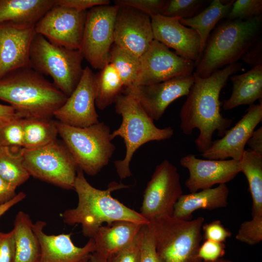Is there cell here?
Wrapping results in <instances>:
<instances>
[{
  "instance_id": "28",
  "label": "cell",
  "mask_w": 262,
  "mask_h": 262,
  "mask_svg": "<svg viewBox=\"0 0 262 262\" xmlns=\"http://www.w3.org/2000/svg\"><path fill=\"white\" fill-rule=\"evenodd\" d=\"M239 164L247 180L252 200V217L262 216V155L245 149Z\"/></svg>"
},
{
  "instance_id": "13",
  "label": "cell",
  "mask_w": 262,
  "mask_h": 262,
  "mask_svg": "<svg viewBox=\"0 0 262 262\" xmlns=\"http://www.w3.org/2000/svg\"><path fill=\"white\" fill-rule=\"evenodd\" d=\"M86 11L54 5L36 23L35 33L57 46L80 49Z\"/></svg>"
},
{
  "instance_id": "9",
  "label": "cell",
  "mask_w": 262,
  "mask_h": 262,
  "mask_svg": "<svg viewBox=\"0 0 262 262\" xmlns=\"http://www.w3.org/2000/svg\"><path fill=\"white\" fill-rule=\"evenodd\" d=\"M22 154L30 176L66 190H74L78 167L63 142L57 139L34 149L22 147Z\"/></svg>"
},
{
  "instance_id": "51",
  "label": "cell",
  "mask_w": 262,
  "mask_h": 262,
  "mask_svg": "<svg viewBox=\"0 0 262 262\" xmlns=\"http://www.w3.org/2000/svg\"><path fill=\"white\" fill-rule=\"evenodd\" d=\"M4 121H6V120H0V124Z\"/></svg>"
},
{
  "instance_id": "31",
  "label": "cell",
  "mask_w": 262,
  "mask_h": 262,
  "mask_svg": "<svg viewBox=\"0 0 262 262\" xmlns=\"http://www.w3.org/2000/svg\"><path fill=\"white\" fill-rule=\"evenodd\" d=\"M0 177L15 188L30 175L24 165L22 147H0Z\"/></svg>"
},
{
  "instance_id": "33",
  "label": "cell",
  "mask_w": 262,
  "mask_h": 262,
  "mask_svg": "<svg viewBox=\"0 0 262 262\" xmlns=\"http://www.w3.org/2000/svg\"><path fill=\"white\" fill-rule=\"evenodd\" d=\"M24 118H14L0 124V147H23Z\"/></svg>"
},
{
  "instance_id": "42",
  "label": "cell",
  "mask_w": 262,
  "mask_h": 262,
  "mask_svg": "<svg viewBox=\"0 0 262 262\" xmlns=\"http://www.w3.org/2000/svg\"><path fill=\"white\" fill-rule=\"evenodd\" d=\"M15 249L13 229L8 232L0 231V262H14Z\"/></svg>"
},
{
  "instance_id": "14",
  "label": "cell",
  "mask_w": 262,
  "mask_h": 262,
  "mask_svg": "<svg viewBox=\"0 0 262 262\" xmlns=\"http://www.w3.org/2000/svg\"><path fill=\"white\" fill-rule=\"evenodd\" d=\"M154 40L149 16L132 7L119 6L114 44L140 58Z\"/></svg>"
},
{
  "instance_id": "50",
  "label": "cell",
  "mask_w": 262,
  "mask_h": 262,
  "mask_svg": "<svg viewBox=\"0 0 262 262\" xmlns=\"http://www.w3.org/2000/svg\"><path fill=\"white\" fill-rule=\"evenodd\" d=\"M197 262H232L230 260L228 259H225L223 258L219 259L213 262H205L202 260H200Z\"/></svg>"
},
{
  "instance_id": "12",
  "label": "cell",
  "mask_w": 262,
  "mask_h": 262,
  "mask_svg": "<svg viewBox=\"0 0 262 262\" xmlns=\"http://www.w3.org/2000/svg\"><path fill=\"white\" fill-rule=\"evenodd\" d=\"M140 59L137 79L132 87L147 85L190 75L195 62L182 58L166 46L154 40Z\"/></svg>"
},
{
  "instance_id": "20",
  "label": "cell",
  "mask_w": 262,
  "mask_h": 262,
  "mask_svg": "<svg viewBox=\"0 0 262 262\" xmlns=\"http://www.w3.org/2000/svg\"><path fill=\"white\" fill-rule=\"evenodd\" d=\"M154 39L186 59L196 63L200 55V39L193 29L183 25L180 18L161 15L150 16Z\"/></svg>"
},
{
  "instance_id": "46",
  "label": "cell",
  "mask_w": 262,
  "mask_h": 262,
  "mask_svg": "<svg viewBox=\"0 0 262 262\" xmlns=\"http://www.w3.org/2000/svg\"><path fill=\"white\" fill-rule=\"evenodd\" d=\"M16 188L13 187L0 177V205L14 197L16 194Z\"/></svg>"
},
{
  "instance_id": "15",
  "label": "cell",
  "mask_w": 262,
  "mask_h": 262,
  "mask_svg": "<svg viewBox=\"0 0 262 262\" xmlns=\"http://www.w3.org/2000/svg\"><path fill=\"white\" fill-rule=\"evenodd\" d=\"M95 74L86 66L81 80L65 103L53 115L57 121L84 128L99 122L96 110Z\"/></svg>"
},
{
  "instance_id": "49",
  "label": "cell",
  "mask_w": 262,
  "mask_h": 262,
  "mask_svg": "<svg viewBox=\"0 0 262 262\" xmlns=\"http://www.w3.org/2000/svg\"><path fill=\"white\" fill-rule=\"evenodd\" d=\"M107 255L95 250L91 254L89 262H107Z\"/></svg>"
},
{
  "instance_id": "7",
  "label": "cell",
  "mask_w": 262,
  "mask_h": 262,
  "mask_svg": "<svg viewBox=\"0 0 262 262\" xmlns=\"http://www.w3.org/2000/svg\"><path fill=\"white\" fill-rule=\"evenodd\" d=\"M58 134L74 158L78 168L95 176L106 166L115 149L110 128L98 122L84 128L56 121Z\"/></svg>"
},
{
  "instance_id": "43",
  "label": "cell",
  "mask_w": 262,
  "mask_h": 262,
  "mask_svg": "<svg viewBox=\"0 0 262 262\" xmlns=\"http://www.w3.org/2000/svg\"><path fill=\"white\" fill-rule=\"evenodd\" d=\"M109 0H55V5L74 9L78 11H86L98 5L110 4Z\"/></svg>"
},
{
  "instance_id": "25",
  "label": "cell",
  "mask_w": 262,
  "mask_h": 262,
  "mask_svg": "<svg viewBox=\"0 0 262 262\" xmlns=\"http://www.w3.org/2000/svg\"><path fill=\"white\" fill-rule=\"evenodd\" d=\"M54 5L55 0H0V24L35 25Z\"/></svg>"
},
{
  "instance_id": "3",
  "label": "cell",
  "mask_w": 262,
  "mask_h": 262,
  "mask_svg": "<svg viewBox=\"0 0 262 262\" xmlns=\"http://www.w3.org/2000/svg\"><path fill=\"white\" fill-rule=\"evenodd\" d=\"M262 16L220 21L210 33L194 72L201 78L237 62L261 38Z\"/></svg>"
},
{
  "instance_id": "2",
  "label": "cell",
  "mask_w": 262,
  "mask_h": 262,
  "mask_svg": "<svg viewBox=\"0 0 262 262\" xmlns=\"http://www.w3.org/2000/svg\"><path fill=\"white\" fill-rule=\"evenodd\" d=\"M129 187L128 185L111 182L107 189L101 190L91 185L83 172L78 168L74 190L78 202L75 208L66 210L61 214L67 225L80 224L84 237L93 238L103 223L110 225L117 220H128L147 225L148 221L138 213L127 207L112 196V192Z\"/></svg>"
},
{
  "instance_id": "1",
  "label": "cell",
  "mask_w": 262,
  "mask_h": 262,
  "mask_svg": "<svg viewBox=\"0 0 262 262\" xmlns=\"http://www.w3.org/2000/svg\"><path fill=\"white\" fill-rule=\"evenodd\" d=\"M242 68V64L236 62L206 78L193 72L194 82L180 111V127L185 135L198 129L199 134L195 143L199 152L202 153L211 147L215 131L222 137L231 126L232 120L221 113L219 96L229 78Z\"/></svg>"
},
{
  "instance_id": "16",
  "label": "cell",
  "mask_w": 262,
  "mask_h": 262,
  "mask_svg": "<svg viewBox=\"0 0 262 262\" xmlns=\"http://www.w3.org/2000/svg\"><path fill=\"white\" fill-rule=\"evenodd\" d=\"M195 81L193 74L180 76L159 83L124 89L133 95L153 120H158L174 100L186 96Z\"/></svg>"
},
{
  "instance_id": "29",
  "label": "cell",
  "mask_w": 262,
  "mask_h": 262,
  "mask_svg": "<svg viewBox=\"0 0 262 262\" xmlns=\"http://www.w3.org/2000/svg\"><path fill=\"white\" fill-rule=\"evenodd\" d=\"M95 105L102 110L115 103L125 89L116 70L110 63L95 75Z\"/></svg>"
},
{
  "instance_id": "30",
  "label": "cell",
  "mask_w": 262,
  "mask_h": 262,
  "mask_svg": "<svg viewBox=\"0 0 262 262\" xmlns=\"http://www.w3.org/2000/svg\"><path fill=\"white\" fill-rule=\"evenodd\" d=\"M56 121L48 118L29 117L23 119V146L26 149L43 147L57 140Z\"/></svg>"
},
{
  "instance_id": "6",
  "label": "cell",
  "mask_w": 262,
  "mask_h": 262,
  "mask_svg": "<svg viewBox=\"0 0 262 262\" xmlns=\"http://www.w3.org/2000/svg\"><path fill=\"white\" fill-rule=\"evenodd\" d=\"M204 218L185 220L173 215L153 218L147 224L157 252L164 262H197Z\"/></svg>"
},
{
  "instance_id": "5",
  "label": "cell",
  "mask_w": 262,
  "mask_h": 262,
  "mask_svg": "<svg viewBox=\"0 0 262 262\" xmlns=\"http://www.w3.org/2000/svg\"><path fill=\"white\" fill-rule=\"evenodd\" d=\"M115 111L122 117L119 127L111 133L112 140L121 137L126 147L123 159L114 162L121 179L131 176L130 165L136 151L142 145L153 141L170 138L174 130L170 127L159 128L143 109L138 100L130 93L123 91L115 102Z\"/></svg>"
},
{
  "instance_id": "24",
  "label": "cell",
  "mask_w": 262,
  "mask_h": 262,
  "mask_svg": "<svg viewBox=\"0 0 262 262\" xmlns=\"http://www.w3.org/2000/svg\"><path fill=\"white\" fill-rule=\"evenodd\" d=\"M232 83L230 96L224 100L223 108L225 110L232 109L242 105L254 104L262 98V65L254 67L241 74L232 75Z\"/></svg>"
},
{
  "instance_id": "45",
  "label": "cell",
  "mask_w": 262,
  "mask_h": 262,
  "mask_svg": "<svg viewBox=\"0 0 262 262\" xmlns=\"http://www.w3.org/2000/svg\"><path fill=\"white\" fill-rule=\"evenodd\" d=\"M246 145L249 149L262 155V127L254 130L249 138Z\"/></svg>"
},
{
  "instance_id": "26",
  "label": "cell",
  "mask_w": 262,
  "mask_h": 262,
  "mask_svg": "<svg viewBox=\"0 0 262 262\" xmlns=\"http://www.w3.org/2000/svg\"><path fill=\"white\" fill-rule=\"evenodd\" d=\"M33 224L30 216L22 211L16 215L13 229L16 248L14 262H39L41 246Z\"/></svg>"
},
{
  "instance_id": "10",
  "label": "cell",
  "mask_w": 262,
  "mask_h": 262,
  "mask_svg": "<svg viewBox=\"0 0 262 262\" xmlns=\"http://www.w3.org/2000/svg\"><path fill=\"white\" fill-rule=\"evenodd\" d=\"M117 5H102L86 11L80 50L91 66L101 69L109 63L110 52L114 43Z\"/></svg>"
},
{
  "instance_id": "35",
  "label": "cell",
  "mask_w": 262,
  "mask_h": 262,
  "mask_svg": "<svg viewBox=\"0 0 262 262\" xmlns=\"http://www.w3.org/2000/svg\"><path fill=\"white\" fill-rule=\"evenodd\" d=\"M262 0H234L226 16L228 20H247L262 15Z\"/></svg>"
},
{
  "instance_id": "19",
  "label": "cell",
  "mask_w": 262,
  "mask_h": 262,
  "mask_svg": "<svg viewBox=\"0 0 262 262\" xmlns=\"http://www.w3.org/2000/svg\"><path fill=\"white\" fill-rule=\"evenodd\" d=\"M262 119V103L249 106L246 113L221 138L213 141L211 147L201 153L209 160L239 161L245 150V146L255 128Z\"/></svg>"
},
{
  "instance_id": "34",
  "label": "cell",
  "mask_w": 262,
  "mask_h": 262,
  "mask_svg": "<svg viewBox=\"0 0 262 262\" xmlns=\"http://www.w3.org/2000/svg\"><path fill=\"white\" fill-rule=\"evenodd\" d=\"M205 2L202 0H166L162 15L180 18H191L196 15Z\"/></svg>"
},
{
  "instance_id": "11",
  "label": "cell",
  "mask_w": 262,
  "mask_h": 262,
  "mask_svg": "<svg viewBox=\"0 0 262 262\" xmlns=\"http://www.w3.org/2000/svg\"><path fill=\"white\" fill-rule=\"evenodd\" d=\"M183 194L177 167L165 160L157 165L144 192L140 213L148 221L172 215L174 206Z\"/></svg>"
},
{
  "instance_id": "21",
  "label": "cell",
  "mask_w": 262,
  "mask_h": 262,
  "mask_svg": "<svg viewBox=\"0 0 262 262\" xmlns=\"http://www.w3.org/2000/svg\"><path fill=\"white\" fill-rule=\"evenodd\" d=\"M46 225V223L42 220L33 225L41 246L39 262H89L95 250L93 238H89L84 246L78 247L73 243L71 234H46L44 231Z\"/></svg>"
},
{
  "instance_id": "37",
  "label": "cell",
  "mask_w": 262,
  "mask_h": 262,
  "mask_svg": "<svg viewBox=\"0 0 262 262\" xmlns=\"http://www.w3.org/2000/svg\"><path fill=\"white\" fill-rule=\"evenodd\" d=\"M141 257L140 262H164L158 255L154 239L147 225L139 232Z\"/></svg>"
},
{
  "instance_id": "40",
  "label": "cell",
  "mask_w": 262,
  "mask_h": 262,
  "mask_svg": "<svg viewBox=\"0 0 262 262\" xmlns=\"http://www.w3.org/2000/svg\"><path fill=\"white\" fill-rule=\"evenodd\" d=\"M225 253V243L207 240L200 245L197 257L203 261L213 262L222 258Z\"/></svg>"
},
{
  "instance_id": "41",
  "label": "cell",
  "mask_w": 262,
  "mask_h": 262,
  "mask_svg": "<svg viewBox=\"0 0 262 262\" xmlns=\"http://www.w3.org/2000/svg\"><path fill=\"white\" fill-rule=\"evenodd\" d=\"M205 240H212L225 243L231 236V231L226 228L220 220H214L209 223L203 224L202 227Z\"/></svg>"
},
{
  "instance_id": "8",
  "label": "cell",
  "mask_w": 262,
  "mask_h": 262,
  "mask_svg": "<svg viewBox=\"0 0 262 262\" xmlns=\"http://www.w3.org/2000/svg\"><path fill=\"white\" fill-rule=\"evenodd\" d=\"M83 56L80 49L57 46L35 34L30 51V67L50 76L54 84L68 97L82 76Z\"/></svg>"
},
{
  "instance_id": "38",
  "label": "cell",
  "mask_w": 262,
  "mask_h": 262,
  "mask_svg": "<svg viewBox=\"0 0 262 262\" xmlns=\"http://www.w3.org/2000/svg\"><path fill=\"white\" fill-rule=\"evenodd\" d=\"M166 0H115V5L128 6L139 10L150 16L162 15Z\"/></svg>"
},
{
  "instance_id": "44",
  "label": "cell",
  "mask_w": 262,
  "mask_h": 262,
  "mask_svg": "<svg viewBox=\"0 0 262 262\" xmlns=\"http://www.w3.org/2000/svg\"><path fill=\"white\" fill-rule=\"evenodd\" d=\"M252 67L262 65V44L260 39L256 42L241 58Z\"/></svg>"
},
{
  "instance_id": "36",
  "label": "cell",
  "mask_w": 262,
  "mask_h": 262,
  "mask_svg": "<svg viewBox=\"0 0 262 262\" xmlns=\"http://www.w3.org/2000/svg\"><path fill=\"white\" fill-rule=\"evenodd\" d=\"M235 238L249 245L259 244L262 241V216L252 217L240 225Z\"/></svg>"
},
{
  "instance_id": "39",
  "label": "cell",
  "mask_w": 262,
  "mask_h": 262,
  "mask_svg": "<svg viewBox=\"0 0 262 262\" xmlns=\"http://www.w3.org/2000/svg\"><path fill=\"white\" fill-rule=\"evenodd\" d=\"M139 233L134 240L125 247L111 254L107 262H140Z\"/></svg>"
},
{
  "instance_id": "32",
  "label": "cell",
  "mask_w": 262,
  "mask_h": 262,
  "mask_svg": "<svg viewBox=\"0 0 262 262\" xmlns=\"http://www.w3.org/2000/svg\"><path fill=\"white\" fill-rule=\"evenodd\" d=\"M109 63L116 70L125 89L133 86L140 70L139 58L113 44L110 52Z\"/></svg>"
},
{
  "instance_id": "23",
  "label": "cell",
  "mask_w": 262,
  "mask_h": 262,
  "mask_svg": "<svg viewBox=\"0 0 262 262\" xmlns=\"http://www.w3.org/2000/svg\"><path fill=\"white\" fill-rule=\"evenodd\" d=\"M143 225L128 220H117L100 226L93 238L95 250L108 257L125 247L136 238Z\"/></svg>"
},
{
  "instance_id": "27",
  "label": "cell",
  "mask_w": 262,
  "mask_h": 262,
  "mask_svg": "<svg viewBox=\"0 0 262 262\" xmlns=\"http://www.w3.org/2000/svg\"><path fill=\"white\" fill-rule=\"evenodd\" d=\"M234 1L232 0L224 3L221 0H213L205 9L193 17L180 19L181 24L194 29L199 35L200 39V57L212 31L222 18L226 17Z\"/></svg>"
},
{
  "instance_id": "22",
  "label": "cell",
  "mask_w": 262,
  "mask_h": 262,
  "mask_svg": "<svg viewBox=\"0 0 262 262\" xmlns=\"http://www.w3.org/2000/svg\"><path fill=\"white\" fill-rule=\"evenodd\" d=\"M229 189L226 184L199 192L182 194L175 203L172 215L185 220L192 218V213L199 209L213 210L228 205Z\"/></svg>"
},
{
  "instance_id": "17",
  "label": "cell",
  "mask_w": 262,
  "mask_h": 262,
  "mask_svg": "<svg viewBox=\"0 0 262 262\" xmlns=\"http://www.w3.org/2000/svg\"><path fill=\"white\" fill-rule=\"evenodd\" d=\"M34 27L12 22L0 24V79L14 70L30 67Z\"/></svg>"
},
{
  "instance_id": "47",
  "label": "cell",
  "mask_w": 262,
  "mask_h": 262,
  "mask_svg": "<svg viewBox=\"0 0 262 262\" xmlns=\"http://www.w3.org/2000/svg\"><path fill=\"white\" fill-rule=\"evenodd\" d=\"M16 118H25L11 105L0 104V120H8Z\"/></svg>"
},
{
  "instance_id": "18",
  "label": "cell",
  "mask_w": 262,
  "mask_h": 262,
  "mask_svg": "<svg viewBox=\"0 0 262 262\" xmlns=\"http://www.w3.org/2000/svg\"><path fill=\"white\" fill-rule=\"evenodd\" d=\"M180 165L187 168L189 177L185 186L190 193L212 188L232 180L241 172L239 161L201 159L189 154L180 160Z\"/></svg>"
},
{
  "instance_id": "48",
  "label": "cell",
  "mask_w": 262,
  "mask_h": 262,
  "mask_svg": "<svg viewBox=\"0 0 262 262\" xmlns=\"http://www.w3.org/2000/svg\"><path fill=\"white\" fill-rule=\"evenodd\" d=\"M26 196V194L23 192H20L16 196L7 202L0 205V218L9 210L12 207L24 200Z\"/></svg>"
},
{
  "instance_id": "4",
  "label": "cell",
  "mask_w": 262,
  "mask_h": 262,
  "mask_svg": "<svg viewBox=\"0 0 262 262\" xmlns=\"http://www.w3.org/2000/svg\"><path fill=\"white\" fill-rule=\"evenodd\" d=\"M67 98L30 67L14 70L0 79V100L9 103L25 118H51Z\"/></svg>"
}]
</instances>
